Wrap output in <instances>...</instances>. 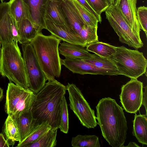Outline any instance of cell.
Instances as JSON below:
<instances>
[{
	"mask_svg": "<svg viewBox=\"0 0 147 147\" xmlns=\"http://www.w3.org/2000/svg\"><path fill=\"white\" fill-rule=\"evenodd\" d=\"M0 74L18 86L28 88L25 64L17 43L14 41L1 44Z\"/></svg>",
	"mask_w": 147,
	"mask_h": 147,
	"instance_id": "277c9868",
	"label": "cell"
},
{
	"mask_svg": "<svg viewBox=\"0 0 147 147\" xmlns=\"http://www.w3.org/2000/svg\"><path fill=\"white\" fill-rule=\"evenodd\" d=\"M8 3L10 14L16 25L24 19H29L27 7L23 0H10Z\"/></svg>",
	"mask_w": 147,
	"mask_h": 147,
	"instance_id": "603a6c76",
	"label": "cell"
},
{
	"mask_svg": "<svg viewBox=\"0 0 147 147\" xmlns=\"http://www.w3.org/2000/svg\"><path fill=\"white\" fill-rule=\"evenodd\" d=\"M123 147H140V146H139L138 144H137L136 143L133 142H129V144L127 146H124Z\"/></svg>",
	"mask_w": 147,
	"mask_h": 147,
	"instance_id": "8d00e7d4",
	"label": "cell"
},
{
	"mask_svg": "<svg viewBox=\"0 0 147 147\" xmlns=\"http://www.w3.org/2000/svg\"><path fill=\"white\" fill-rule=\"evenodd\" d=\"M133 135L138 142L147 145V118L146 115L136 114L133 121Z\"/></svg>",
	"mask_w": 147,
	"mask_h": 147,
	"instance_id": "44dd1931",
	"label": "cell"
},
{
	"mask_svg": "<svg viewBox=\"0 0 147 147\" xmlns=\"http://www.w3.org/2000/svg\"><path fill=\"white\" fill-rule=\"evenodd\" d=\"M143 86L142 82L134 78L122 86L120 102L126 112L136 114L139 110L142 105Z\"/></svg>",
	"mask_w": 147,
	"mask_h": 147,
	"instance_id": "30bf717a",
	"label": "cell"
},
{
	"mask_svg": "<svg viewBox=\"0 0 147 147\" xmlns=\"http://www.w3.org/2000/svg\"><path fill=\"white\" fill-rule=\"evenodd\" d=\"M86 47L88 51L107 58H109L116 51V47L99 41L92 43Z\"/></svg>",
	"mask_w": 147,
	"mask_h": 147,
	"instance_id": "d4e9b609",
	"label": "cell"
},
{
	"mask_svg": "<svg viewBox=\"0 0 147 147\" xmlns=\"http://www.w3.org/2000/svg\"><path fill=\"white\" fill-rule=\"evenodd\" d=\"M96 119L102 135L113 147H122L128 129L123 109L114 99L103 98L96 106Z\"/></svg>",
	"mask_w": 147,
	"mask_h": 147,
	"instance_id": "6da1fadb",
	"label": "cell"
},
{
	"mask_svg": "<svg viewBox=\"0 0 147 147\" xmlns=\"http://www.w3.org/2000/svg\"><path fill=\"white\" fill-rule=\"evenodd\" d=\"M97 28L98 27H92L86 25L81 30L79 36L85 41L87 45L98 41L97 34Z\"/></svg>",
	"mask_w": 147,
	"mask_h": 147,
	"instance_id": "4dcf8cb0",
	"label": "cell"
},
{
	"mask_svg": "<svg viewBox=\"0 0 147 147\" xmlns=\"http://www.w3.org/2000/svg\"><path fill=\"white\" fill-rule=\"evenodd\" d=\"M9 143L5 139L2 134L0 133V147H9Z\"/></svg>",
	"mask_w": 147,
	"mask_h": 147,
	"instance_id": "e575fe53",
	"label": "cell"
},
{
	"mask_svg": "<svg viewBox=\"0 0 147 147\" xmlns=\"http://www.w3.org/2000/svg\"><path fill=\"white\" fill-rule=\"evenodd\" d=\"M83 60L96 68L107 71L113 75H120L115 64L109 58L103 57L94 54H92V57Z\"/></svg>",
	"mask_w": 147,
	"mask_h": 147,
	"instance_id": "7402d4cb",
	"label": "cell"
},
{
	"mask_svg": "<svg viewBox=\"0 0 147 147\" xmlns=\"http://www.w3.org/2000/svg\"><path fill=\"white\" fill-rule=\"evenodd\" d=\"M72 146L74 147H100L99 138L95 135H78L73 137Z\"/></svg>",
	"mask_w": 147,
	"mask_h": 147,
	"instance_id": "83f0119b",
	"label": "cell"
},
{
	"mask_svg": "<svg viewBox=\"0 0 147 147\" xmlns=\"http://www.w3.org/2000/svg\"><path fill=\"white\" fill-rule=\"evenodd\" d=\"M28 10L30 20L38 33L46 28L45 12L48 0H23Z\"/></svg>",
	"mask_w": 147,
	"mask_h": 147,
	"instance_id": "7c38bea8",
	"label": "cell"
},
{
	"mask_svg": "<svg viewBox=\"0 0 147 147\" xmlns=\"http://www.w3.org/2000/svg\"><path fill=\"white\" fill-rule=\"evenodd\" d=\"M1 47V42H0V56Z\"/></svg>",
	"mask_w": 147,
	"mask_h": 147,
	"instance_id": "ab89813d",
	"label": "cell"
},
{
	"mask_svg": "<svg viewBox=\"0 0 147 147\" xmlns=\"http://www.w3.org/2000/svg\"><path fill=\"white\" fill-rule=\"evenodd\" d=\"M61 6L68 26L80 37L81 30L84 26L87 25L74 4L72 0L63 1Z\"/></svg>",
	"mask_w": 147,
	"mask_h": 147,
	"instance_id": "5bb4252c",
	"label": "cell"
},
{
	"mask_svg": "<svg viewBox=\"0 0 147 147\" xmlns=\"http://www.w3.org/2000/svg\"><path fill=\"white\" fill-rule=\"evenodd\" d=\"M61 41L52 35L46 36L40 32L30 42L48 81L55 79L61 75L62 65L59 47Z\"/></svg>",
	"mask_w": 147,
	"mask_h": 147,
	"instance_id": "3957f363",
	"label": "cell"
},
{
	"mask_svg": "<svg viewBox=\"0 0 147 147\" xmlns=\"http://www.w3.org/2000/svg\"><path fill=\"white\" fill-rule=\"evenodd\" d=\"M62 64L74 74L113 76L111 73L98 69L83 59L65 58L62 59Z\"/></svg>",
	"mask_w": 147,
	"mask_h": 147,
	"instance_id": "9a60e30c",
	"label": "cell"
},
{
	"mask_svg": "<svg viewBox=\"0 0 147 147\" xmlns=\"http://www.w3.org/2000/svg\"><path fill=\"white\" fill-rule=\"evenodd\" d=\"M109 5H114L115 0H106Z\"/></svg>",
	"mask_w": 147,
	"mask_h": 147,
	"instance_id": "74e56055",
	"label": "cell"
},
{
	"mask_svg": "<svg viewBox=\"0 0 147 147\" xmlns=\"http://www.w3.org/2000/svg\"><path fill=\"white\" fill-rule=\"evenodd\" d=\"M11 20L8 2H1L0 3V42L1 44L13 41L10 30Z\"/></svg>",
	"mask_w": 147,
	"mask_h": 147,
	"instance_id": "2e32d148",
	"label": "cell"
},
{
	"mask_svg": "<svg viewBox=\"0 0 147 147\" xmlns=\"http://www.w3.org/2000/svg\"><path fill=\"white\" fill-rule=\"evenodd\" d=\"M76 0L90 12L98 20L99 22L100 23L101 22L102 19L101 16L99 15L96 12L86 0Z\"/></svg>",
	"mask_w": 147,
	"mask_h": 147,
	"instance_id": "836d02e7",
	"label": "cell"
},
{
	"mask_svg": "<svg viewBox=\"0 0 147 147\" xmlns=\"http://www.w3.org/2000/svg\"><path fill=\"white\" fill-rule=\"evenodd\" d=\"M18 128L20 143L24 140L35 127L31 111L13 118Z\"/></svg>",
	"mask_w": 147,
	"mask_h": 147,
	"instance_id": "d6986e66",
	"label": "cell"
},
{
	"mask_svg": "<svg viewBox=\"0 0 147 147\" xmlns=\"http://www.w3.org/2000/svg\"><path fill=\"white\" fill-rule=\"evenodd\" d=\"M145 89L144 92L143 93V96L142 100V105H143L145 107L146 111V115L147 116V86L144 87Z\"/></svg>",
	"mask_w": 147,
	"mask_h": 147,
	"instance_id": "d590c367",
	"label": "cell"
},
{
	"mask_svg": "<svg viewBox=\"0 0 147 147\" xmlns=\"http://www.w3.org/2000/svg\"><path fill=\"white\" fill-rule=\"evenodd\" d=\"M59 50V53L65 58L84 59L90 58L92 56V54L84 47L65 41L60 43Z\"/></svg>",
	"mask_w": 147,
	"mask_h": 147,
	"instance_id": "e0dca14e",
	"label": "cell"
},
{
	"mask_svg": "<svg viewBox=\"0 0 147 147\" xmlns=\"http://www.w3.org/2000/svg\"><path fill=\"white\" fill-rule=\"evenodd\" d=\"M1 2H3V1H4V0H0Z\"/></svg>",
	"mask_w": 147,
	"mask_h": 147,
	"instance_id": "60d3db41",
	"label": "cell"
},
{
	"mask_svg": "<svg viewBox=\"0 0 147 147\" xmlns=\"http://www.w3.org/2000/svg\"><path fill=\"white\" fill-rule=\"evenodd\" d=\"M66 90V86L55 79L46 83L36 94L31 110L35 127L46 121L59 129L61 102Z\"/></svg>",
	"mask_w": 147,
	"mask_h": 147,
	"instance_id": "7a4b0ae2",
	"label": "cell"
},
{
	"mask_svg": "<svg viewBox=\"0 0 147 147\" xmlns=\"http://www.w3.org/2000/svg\"><path fill=\"white\" fill-rule=\"evenodd\" d=\"M45 29L51 35L61 40L84 47L87 46L85 41L72 30L66 26L56 24L51 20L45 19Z\"/></svg>",
	"mask_w": 147,
	"mask_h": 147,
	"instance_id": "8fae6325",
	"label": "cell"
},
{
	"mask_svg": "<svg viewBox=\"0 0 147 147\" xmlns=\"http://www.w3.org/2000/svg\"><path fill=\"white\" fill-rule=\"evenodd\" d=\"M98 14L101 15L109 6L106 0H86Z\"/></svg>",
	"mask_w": 147,
	"mask_h": 147,
	"instance_id": "d6a6232c",
	"label": "cell"
},
{
	"mask_svg": "<svg viewBox=\"0 0 147 147\" xmlns=\"http://www.w3.org/2000/svg\"><path fill=\"white\" fill-rule=\"evenodd\" d=\"M69 93V106L81 124L88 129L94 128L97 124L94 111L91 108L81 90L74 84L66 86Z\"/></svg>",
	"mask_w": 147,
	"mask_h": 147,
	"instance_id": "52a82bcc",
	"label": "cell"
},
{
	"mask_svg": "<svg viewBox=\"0 0 147 147\" xmlns=\"http://www.w3.org/2000/svg\"><path fill=\"white\" fill-rule=\"evenodd\" d=\"M4 132L7 140L10 145H13L16 142H20V136L18 126L11 117L8 115L4 125Z\"/></svg>",
	"mask_w": 147,
	"mask_h": 147,
	"instance_id": "484cf974",
	"label": "cell"
},
{
	"mask_svg": "<svg viewBox=\"0 0 147 147\" xmlns=\"http://www.w3.org/2000/svg\"><path fill=\"white\" fill-rule=\"evenodd\" d=\"M52 127L47 121H44L36 126L28 137L23 141L18 143L17 147H26L34 142Z\"/></svg>",
	"mask_w": 147,
	"mask_h": 147,
	"instance_id": "4316f807",
	"label": "cell"
},
{
	"mask_svg": "<svg viewBox=\"0 0 147 147\" xmlns=\"http://www.w3.org/2000/svg\"><path fill=\"white\" fill-rule=\"evenodd\" d=\"M28 88L35 94L44 86L47 81L30 43L22 45Z\"/></svg>",
	"mask_w": 147,
	"mask_h": 147,
	"instance_id": "9c48e42d",
	"label": "cell"
},
{
	"mask_svg": "<svg viewBox=\"0 0 147 147\" xmlns=\"http://www.w3.org/2000/svg\"><path fill=\"white\" fill-rule=\"evenodd\" d=\"M20 36L19 42L22 45L30 43L38 34L33 24L28 18L17 25Z\"/></svg>",
	"mask_w": 147,
	"mask_h": 147,
	"instance_id": "ffe728a7",
	"label": "cell"
},
{
	"mask_svg": "<svg viewBox=\"0 0 147 147\" xmlns=\"http://www.w3.org/2000/svg\"><path fill=\"white\" fill-rule=\"evenodd\" d=\"M72 1L86 24L88 26L98 27L99 22L94 16L76 0Z\"/></svg>",
	"mask_w": 147,
	"mask_h": 147,
	"instance_id": "f1b7e54d",
	"label": "cell"
},
{
	"mask_svg": "<svg viewBox=\"0 0 147 147\" xmlns=\"http://www.w3.org/2000/svg\"><path fill=\"white\" fill-rule=\"evenodd\" d=\"M35 94L29 88L8 83L6 92L5 111L13 118L31 111Z\"/></svg>",
	"mask_w": 147,
	"mask_h": 147,
	"instance_id": "8992f818",
	"label": "cell"
},
{
	"mask_svg": "<svg viewBox=\"0 0 147 147\" xmlns=\"http://www.w3.org/2000/svg\"><path fill=\"white\" fill-rule=\"evenodd\" d=\"M108 58L115 64L120 75L134 79L144 74L146 76L147 60L138 50L117 47L115 53Z\"/></svg>",
	"mask_w": 147,
	"mask_h": 147,
	"instance_id": "5b68a950",
	"label": "cell"
},
{
	"mask_svg": "<svg viewBox=\"0 0 147 147\" xmlns=\"http://www.w3.org/2000/svg\"><path fill=\"white\" fill-rule=\"evenodd\" d=\"M137 0H115L114 5L119 10L131 28L140 36V26L137 19Z\"/></svg>",
	"mask_w": 147,
	"mask_h": 147,
	"instance_id": "4fadbf2b",
	"label": "cell"
},
{
	"mask_svg": "<svg viewBox=\"0 0 147 147\" xmlns=\"http://www.w3.org/2000/svg\"><path fill=\"white\" fill-rule=\"evenodd\" d=\"M106 18L122 43L138 49L143 46L140 36L132 30L117 8L114 5H109L105 11Z\"/></svg>",
	"mask_w": 147,
	"mask_h": 147,
	"instance_id": "ba28073f",
	"label": "cell"
},
{
	"mask_svg": "<svg viewBox=\"0 0 147 147\" xmlns=\"http://www.w3.org/2000/svg\"><path fill=\"white\" fill-rule=\"evenodd\" d=\"M69 128L68 109L65 95L63 98L61 103L60 113V124L59 129L63 133L67 134Z\"/></svg>",
	"mask_w": 147,
	"mask_h": 147,
	"instance_id": "f546056e",
	"label": "cell"
},
{
	"mask_svg": "<svg viewBox=\"0 0 147 147\" xmlns=\"http://www.w3.org/2000/svg\"><path fill=\"white\" fill-rule=\"evenodd\" d=\"M137 19L140 25V29L145 33L147 36V7L144 6H140L137 9Z\"/></svg>",
	"mask_w": 147,
	"mask_h": 147,
	"instance_id": "1f68e13d",
	"label": "cell"
},
{
	"mask_svg": "<svg viewBox=\"0 0 147 147\" xmlns=\"http://www.w3.org/2000/svg\"><path fill=\"white\" fill-rule=\"evenodd\" d=\"M63 1H64V0H63Z\"/></svg>",
	"mask_w": 147,
	"mask_h": 147,
	"instance_id": "b9f144b4",
	"label": "cell"
},
{
	"mask_svg": "<svg viewBox=\"0 0 147 147\" xmlns=\"http://www.w3.org/2000/svg\"><path fill=\"white\" fill-rule=\"evenodd\" d=\"M58 128L53 127L34 142L26 147H54L57 145Z\"/></svg>",
	"mask_w": 147,
	"mask_h": 147,
	"instance_id": "cb8c5ba5",
	"label": "cell"
},
{
	"mask_svg": "<svg viewBox=\"0 0 147 147\" xmlns=\"http://www.w3.org/2000/svg\"><path fill=\"white\" fill-rule=\"evenodd\" d=\"M3 97V90L0 87V101L2 99Z\"/></svg>",
	"mask_w": 147,
	"mask_h": 147,
	"instance_id": "f35d334b",
	"label": "cell"
},
{
	"mask_svg": "<svg viewBox=\"0 0 147 147\" xmlns=\"http://www.w3.org/2000/svg\"><path fill=\"white\" fill-rule=\"evenodd\" d=\"M63 1L48 0L46 10L45 19H49L56 24L64 25L69 28L61 9V5Z\"/></svg>",
	"mask_w": 147,
	"mask_h": 147,
	"instance_id": "ac0fdd59",
	"label": "cell"
}]
</instances>
